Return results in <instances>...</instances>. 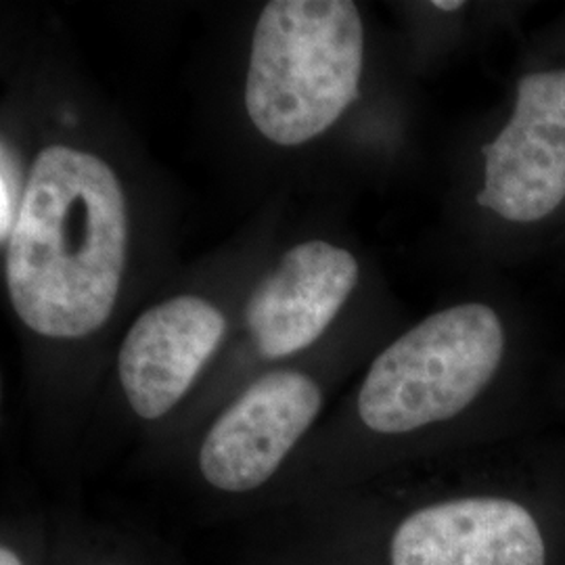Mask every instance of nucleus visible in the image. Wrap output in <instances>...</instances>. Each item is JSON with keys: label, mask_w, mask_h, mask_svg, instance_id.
<instances>
[{"label": "nucleus", "mask_w": 565, "mask_h": 565, "mask_svg": "<svg viewBox=\"0 0 565 565\" xmlns=\"http://www.w3.org/2000/svg\"><path fill=\"white\" fill-rule=\"evenodd\" d=\"M126 249L116 172L88 151L44 147L7 243L9 298L23 324L55 340L102 329L120 294Z\"/></svg>", "instance_id": "obj_1"}, {"label": "nucleus", "mask_w": 565, "mask_h": 565, "mask_svg": "<svg viewBox=\"0 0 565 565\" xmlns=\"http://www.w3.org/2000/svg\"><path fill=\"white\" fill-rule=\"evenodd\" d=\"M363 55V20L354 2H268L252 39L249 120L282 147L323 135L359 99Z\"/></svg>", "instance_id": "obj_2"}, {"label": "nucleus", "mask_w": 565, "mask_h": 565, "mask_svg": "<svg viewBox=\"0 0 565 565\" xmlns=\"http://www.w3.org/2000/svg\"><path fill=\"white\" fill-rule=\"evenodd\" d=\"M505 329L486 303L440 310L390 343L359 394V415L377 434H406L463 413L497 375Z\"/></svg>", "instance_id": "obj_3"}, {"label": "nucleus", "mask_w": 565, "mask_h": 565, "mask_svg": "<svg viewBox=\"0 0 565 565\" xmlns=\"http://www.w3.org/2000/svg\"><path fill=\"white\" fill-rule=\"evenodd\" d=\"M478 203L509 223H539L565 202V70L527 74L505 128L484 145Z\"/></svg>", "instance_id": "obj_4"}, {"label": "nucleus", "mask_w": 565, "mask_h": 565, "mask_svg": "<svg viewBox=\"0 0 565 565\" xmlns=\"http://www.w3.org/2000/svg\"><path fill=\"white\" fill-rule=\"evenodd\" d=\"M323 406L317 382L275 371L249 385L212 424L200 448L203 480L242 494L266 484Z\"/></svg>", "instance_id": "obj_5"}, {"label": "nucleus", "mask_w": 565, "mask_h": 565, "mask_svg": "<svg viewBox=\"0 0 565 565\" xmlns=\"http://www.w3.org/2000/svg\"><path fill=\"white\" fill-rule=\"evenodd\" d=\"M223 312L198 296H177L142 312L126 333L118 373L141 419H160L181 403L221 345Z\"/></svg>", "instance_id": "obj_6"}, {"label": "nucleus", "mask_w": 565, "mask_h": 565, "mask_svg": "<svg viewBox=\"0 0 565 565\" xmlns=\"http://www.w3.org/2000/svg\"><path fill=\"white\" fill-rule=\"evenodd\" d=\"M356 282V258L333 243L306 242L285 252L245 306L258 350L268 359H282L317 342Z\"/></svg>", "instance_id": "obj_7"}, {"label": "nucleus", "mask_w": 565, "mask_h": 565, "mask_svg": "<svg viewBox=\"0 0 565 565\" xmlns=\"http://www.w3.org/2000/svg\"><path fill=\"white\" fill-rule=\"evenodd\" d=\"M390 557L392 565H545V541L513 501L459 499L411 513Z\"/></svg>", "instance_id": "obj_8"}, {"label": "nucleus", "mask_w": 565, "mask_h": 565, "mask_svg": "<svg viewBox=\"0 0 565 565\" xmlns=\"http://www.w3.org/2000/svg\"><path fill=\"white\" fill-rule=\"evenodd\" d=\"M23 163L18 149L2 139L0 145V242L9 243V237L20 218L21 205L25 198Z\"/></svg>", "instance_id": "obj_9"}, {"label": "nucleus", "mask_w": 565, "mask_h": 565, "mask_svg": "<svg viewBox=\"0 0 565 565\" xmlns=\"http://www.w3.org/2000/svg\"><path fill=\"white\" fill-rule=\"evenodd\" d=\"M0 565H23V562L11 546L4 545L0 548Z\"/></svg>", "instance_id": "obj_10"}, {"label": "nucleus", "mask_w": 565, "mask_h": 565, "mask_svg": "<svg viewBox=\"0 0 565 565\" xmlns=\"http://www.w3.org/2000/svg\"><path fill=\"white\" fill-rule=\"evenodd\" d=\"M431 7H436L440 11H459V9H463L465 2L461 0H436V2H431Z\"/></svg>", "instance_id": "obj_11"}]
</instances>
